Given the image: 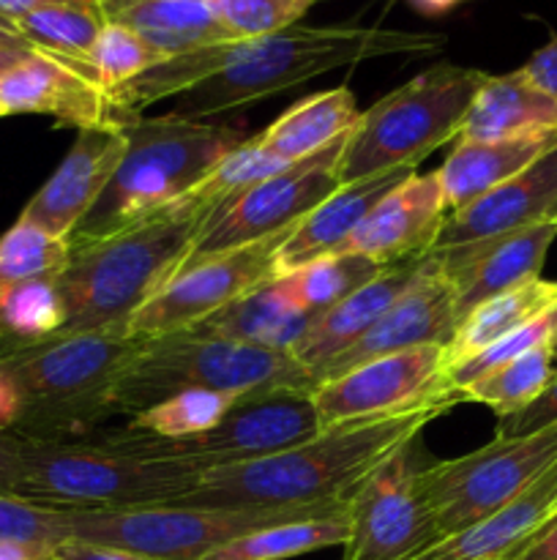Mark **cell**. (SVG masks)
Wrapping results in <instances>:
<instances>
[{"mask_svg": "<svg viewBox=\"0 0 557 560\" xmlns=\"http://www.w3.org/2000/svg\"><path fill=\"white\" fill-rule=\"evenodd\" d=\"M129 148L102 197L69 235V246L93 244L151 213L173 206L200 186L224 156L246 140L229 126L189 120L180 115L120 118Z\"/></svg>", "mask_w": 557, "mask_h": 560, "instance_id": "obj_4", "label": "cell"}, {"mask_svg": "<svg viewBox=\"0 0 557 560\" xmlns=\"http://www.w3.org/2000/svg\"><path fill=\"white\" fill-rule=\"evenodd\" d=\"M0 109L3 115H49L76 129L118 120L107 93L91 77L38 49L0 74Z\"/></svg>", "mask_w": 557, "mask_h": 560, "instance_id": "obj_20", "label": "cell"}, {"mask_svg": "<svg viewBox=\"0 0 557 560\" xmlns=\"http://www.w3.org/2000/svg\"><path fill=\"white\" fill-rule=\"evenodd\" d=\"M0 539L55 550L63 541H71L69 509L22 495H0Z\"/></svg>", "mask_w": 557, "mask_h": 560, "instance_id": "obj_39", "label": "cell"}, {"mask_svg": "<svg viewBox=\"0 0 557 560\" xmlns=\"http://www.w3.org/2000/svg\"><path fill=\"white\" fill-rule=\"evenodd\" d=\"M552 310H557V282L541 277L484 301L459 323L451 342L446 345V370L473 359L497 339L538 320Z\"/></svg>", "mask_w": 557, "mask_h": 560, "instance_id": "obj_30", "label": "cell"}, {"mask_svg": "<svg viewBox=\"0 0 557 560\" xmlns=\"http://www.w3.org/2000/svg\"><path fill=\"white\" fill-rule=\"evenodd\" d=\"M22 416V397L14 383L0 370V430H14Z\"/></svg>", "mask_w": 557, "mask_h": 560, "instance_id": "obj_46", "label": "cell"}, {"mask_svg": "<svg viewBox=\"0 0 557 560\" xmlns=\"http://www.w3.org/2000/svg\"><path fill=\"white\" fill-rule=\"evenodd\" d=\"M102 14L104 22L134 31L164 58L235 42L213 0H102Z\"/></svg>", "mask_w": 557, "mask_h": 560, "instance_id": "obj_27", "label": "cell"}, {"mask_svg": "<svg viewBox=\"0 0 557 560\" xmlns=\"http://www.w3.org/2000/svg\"><path fill=\"white\" fill-rule=\"evenodd\" d=\"M0 118H3V109H0Z\"/></svg>", "mask_w": 557, "mask_h": 560, "instance_id": "obj_53", "label": "cell"}, {"mask_svg": "<svg viewBox=\"0 0 557 560\" xmlns=\"http://www.w3.org/2000/svg\"><path fill=\"white\" fill-rule=\"evenodd\" d=\"M413 173V167H396L339 186L328 200H322L315 211L306 213L295 224L282 249L276 252L278 277H287V273L298 271V268L309 266L320 257L342 252V246L353 238L360 222L369 217L371 208Z\"/></svg>", "mask_w": 557, "mask_h": 560, "instance_id": "obj_24", "label": "cell"}, {"mask_svg": "<svg viewBox=\"0 0 557 560\" xmlns=\"http://www.w3.org/2000/svg\"><path fill=\"white\" fill-rule=\"evenodd\" d=\"M69 257V241L16 219L14 228L0 235V290L27 279L58 277Z\"/></svg>", "mask_w": 557, "mask_h": 560, "instance_id": "obj_36", "label": "cell"}, {"mask_svg": "<svg viewBox=\"0 0 557 560\" xmlns=\"http://www.w3.org/2000/svg\"><path fill=\"white\" fill-rule=\"evenodd\" d=\"M555 145L557 131L489 142H453L451 153L437 170L448 213L462 211L464 206L484 197L486 191L506 184L508 178L522 173L524 167H530L535 159H541Z\"/></svg>", "mask_w": 557, "mask_h": 560, "instance_id": "obj_28", "label": "cell"}, {"mask_svg": "<svg viewBox=\"0 0 557 560\" xmlns=\"http://www.w3.org/2000/svg\"><path fill=\"white\" fill-rule=\"evenodd\" d=\"M410 3H413L420 14L437 16V14H446V11H451L453 5L464 3V0H410Z\"/></svg>", "mask_w": 557, "mask_h": 560, "instance_id": "obj_50", "label": "cell"}, {"mask_svg": "<svg viewBox=\"0 0 557 560\" xmlns=\"http://www.w3.org/2000/svg\"><path fill=\"white\" fill-rule=\"evenodd\" d=\"M557 463V421L530 435L497 438L464 457L426 463L418 492L437 528V541L508 506Z\"/></svg>", "mask_w": 557, "mask_h": 560, "instance_id": "obj_10", "label": "cell"}, {"mask_svg": "<svg viewBox=\"0 0 557 560\" xmlns=\"http://www.w3.org/2000/svg\"><path fill=\"white\" fill-rule=\"evenodd\" d=\"M522 74L552 98H557V36L530 55L528 63L522 66Z\"/></svg>", "mask_w": 557, "mask_h": 560, "instance_id": "obj_43", "label": "cell"}, {"mask_svg": "<svg viewBox=\"0 0 557 560\" xmlns=\"http://www.w3.org/2000/svg\"><path fill=\"white\" fill-rule=\"evenodd\" d=\"M293 230L295 224L254 244L235 246V249L186 262L151 301L142 304L126 331L140 339L186 331L213 312L233 304L240 295L273 282L278 277L276 252L282 249Z\"/></svg>", "mask_w": 557, "mask_h": 560, "instance_id": "obj_14", "label": "cell"}, {"mask_svg": "<svg viewBox=\"0 0 557 560\" xmlns=\"http://www.w3.org/2000/svg\"><path fill=\"white\" fill-rule=\"evenodd\" d=\"M202 465L137 459L107 443L31 441L16 495L66 509H140L178 503L200 485Z\"/></svg>", "mask_w": 557, "mask_h": 560, "instance_id": "obj_8", "label": "cell"}, {"mask_svg": "<svg viewBox=\"0 0 557 560\" xmlns=\"http://www.w3.org/2000/svg\"><path fill=\"white\" fill-rule=\"evenodd\" d=\"M380 271L382 266H377L369 257L336 252V255L320 257V260L309 262V266L298 268L287 277H278V282L300 310L320 317L333 304L369 284Z\"/></svg>", "mask_w": 557, "mask_h": 560, "instance_id": "obj_34", "label": "cell"}, {"mask_svg": "<svg viewBox=\"0 0 557 560\" xmlns=\"http://www.w3.org/2000/svg\"><path fill=\"white\" fill-rule=\"evenodd\" d=\"M347 501L311 506H164L69 509L71 541L115 547L142 560H202L254 530L295 520L331 517Z\"/></svg>", "mask_w": 557, "mask_h": 560, "instance_id": "obj_9", "label": "cell"}, {"mask_svg": "<svg viewBox=\"0 0 557 560\" xmlns=\"http://www.w3.org/2000/svg\"><path fill=\"white\" fill-rule=\"evenodd\" d=\"M14 25L33 49L66 60L91 77L87 58L104 27L102 11L80 9V5H52V9H38L20 16Z\"/></svg>", "mask_w": 557, "mask_h": 560, "instance_id": "obj_33", "label": "cell"}, {"mask_svg": "<svg viewBox=\"0 0 557 560\" xmlns=\"http://www.w3.org/2000/svg\"><path fill=\"white\" fill-rule=\"evenodd\" d=\"M557 517V463L508 506L446 536L410 560H519Z\"/></svg>", "mask_w": 557, "mask_h": 560, "instance_id": "obj_22", "label": "cell"}, {"mask_svg": "<svg viewBox=\"0 0 557 560\" xmlns=\"http://www.w3.org/2000/svg\"><path fill=\"white\" fill-rule=\"evenodd\" d=\"M519 560H557V517L530 541Z\"/></svg>", "mask_w": 557, "mask_h": 560, "instance_id": "obj_47", "label": "cell"}, {"mask_svg": "<svg viewBox=\"0 0 557 560\" xmlns=\"http://www.w3.org/2000/svg\"><path fill=\"white\" fill-rule=\"evenodd\" d=\"M426 266H429V255L382 268L369 284H364L355 293H349L347 299L333 304L331 310L322 312L320 317H315L309 331L293 348L295 359L309 372H317L328 361H333L344 350L353 348L402 299V293H407L418 282Z\"/></svg>", "mask_w": 557, "mask_h": 560, "instance_id": "obj_23", "label": "cell"}, {"mask_svg": "<svg viewBox=\"0 0 557 560\" xmlns=\"http://www.w3.org/2000/svg\"><path fill=\"white\" fill-rule=\"evenodd\" d=\"M555 359L557 342L541 345V348H533L530 353L502 364L500 370L470 383L467 388L457 394V399L459 402L486 405V408L495 410L497 419H506V416H513L533 405L549 388V383L557 375Z\"/></svg>", "mask_w": 557, "mask_h": 560, "instance_id": "obj_32", "label": "cell"}, {"mask_svg": "<svg viewBox=\"0 0 557 560\" xmlns=\"http://www.w3.org/2000/svg\"><path fill=\"white\" fill-rule=\"evenodd\" d=\"M238 399L244 397L224 392H205V388L173 394V397L162 399L153 408L131 416L129 432L158 438V441H183V438L202 435V432L213 430L235 408Z\"/></svg>", "mask_w": 557, "mask_h": 560, "instance_id": "obj_35", "label": "cell"}, {"mask_svg": "<svg viewBox=\"0 0 557 560\" xmlns=\"http://www.w3.org/2000/svg\"><path fill=\"white\" fill-rule=\"evenodd\" d=\"M52 560H142L115 547L91 545V541H63L52 550Z\"/></svg>", "mask_w": 557, "mask_h": 560, "instance_id": "obj_44", "label": "cell"}, {"mask_svg": "<svg viewBox=\"0 0 557 560\" xmlns=\"http://www.w3.org/2000/svg\"><path fill=\"white\" fill-rule=\"evenodd\" d=\"M457 306H453V293L448 282L442 279L440 268H437L435 257L429 255V266L420 273L418 282L402 293V299L353 345L311 372L315 383L333 381V377L344 375V372L355 370V366L366 364V361L382 359V355L404 353V350L429 348V345H442L446 348L451 342L453 331H457Z\"/></svg>", "mask_w": 557, "mask_h": 560, "instance_id": "obj_18", "label": "cell"}, {"mask_svg": "<svg viewBox=\"0 0 557 560\" xmlns=\"http://www.w3.org/2000/svg\"><path fill=\"white\" fill-rule=\"evenodd\" d=\"M555 238V224L541 222L497 238L429 252L453 293L457 320L462 323L484 301L538 279Z\"/></svg>", "mask_w": 557, "mask_h": 560, "instance_id": "obj_17", "label": "cell"}, {"mask_svg": "<svg viewBox=\"0 0 557 560\" xmlns=\"http://www.w3.org/2000/svg\"><path fill=\"white\" fill-rule=\"evenodd\" d=\"M162 60L167 58L147 42H142L134 31L118 25V22H104L91 49V58H87V74L104 93H112L115 88L145 74Z\"/></svg>", "mask_w": 557, "mask_h": 560, "instance_id": "obj_37", "label": "cell"}, {"mask_svg": "<svg viewBox=\"0 0 557 560\" xmlns=\"http://www.w3.org/2000/svg\"><path fill=\"white\" fill-rule=\"evenodd\" d=\"M311 323H315V315L300 310L276 277L273 282L260 284L251 293L235 299L224 310L208 315L205 320L194 323L183 334L293 353Z\"/></svg>", "mask_w": 557, "mask_h": 560, "instance_id": "obj_25", "label": "cell"}, {"mask_svg": "<svg viewBox=\"0 0 557 560\" xmlns=\"http://www.w3.org/2000/svg\"><path fill=\"white\" fill-rule=\"evenodd\" d=\"M557 208V145L535 159L530 167L495 186L464 206L462 211L448 213L435 249L473 244V241L497 238V235L517 233L533 224L549 222Z\"/></svg>", "mask_w": 557, "mask_h": 560, "instance_id": "obj_21", "label": "cell"}, {"mask_svg": "<svg viewBox=\"0 0 557 560\" xmlns=\"http://www.w3.org/2000/svg\"><path fill=\"white\" fill-rule=\"evenodd\" d=\"M27 52H33V49H0V74H3L5 69H11L16 60L25 58Z\"/></svg>", "mask_w": 557, "mask_h": 560, "instance_id": "obj_51", "label": "cell"}, {"mask_svg": "<svg viewBox=\"0 0 557 560\" xmlns=\"http://www.w3.org/2000/svg\"><path fill=\"white\" fill-rule=\"evenodd\" d=\"M52 5H80V9L102 11V0H0V16L16 22L20 16L38 9H52Z\"/></svg>", "mask_w": 557, "mask_h": 560, "instance_id": "obj_45", "label": "cell"}, {"mask_svg": "<svg viewBox=\"0 0 557 560\" xmlns=\"http://www.w3.org/2000/svg\"><path fill=\"white\" fill-rule=\"evenodd\" d=\"M0 560H52V550L22 545V541L0 539Z\"/></svg>", "mask_w": 557, "mask_h": 560, "instance_id": "obj_48", "label": "cell"}, {"mask_svg": "<svg viewBox=\"0 0 557 560\" xmlns=\"http://www.w3.org/2000/svg\"><path fill=\"white\" fill-rule=\"evenodd\" d=\"M446 38L380 25H293L251 42H233L227 69L180 93L175 115L205 120L271 98L295 85L391 55H431Z\"/></svg>", "mask_w": 557, "mask_h": 560, "instance_id": "obj_3", "label": "cell"}, {"mask_svg": "<svg viewBox=\"0 0 557 560\" xmlns=\"http://www.w3.org/2000/svg\"><path fill=\"white\" fill-rule=\"evenodd\" d=\"M349 534V506L331 517L295 520V523L273 525L254 530L229 545L218 547L202 560H289L309 552L344 547Z\"/></svg>", "mask_w": 557, "mask_h": 560, "instance_id": "obj_31", "label": "cell"}, {"mask_svg": "<svg viewBox=\"0 0 557 560\" xmlns=\"http://www.w3.org/2000/svg\"><path fill=\"white\" fill-rule=\"evenodd\" d=\"M320 435L311 394L276 392L262 397H244L218 421L213 430L183 441H158L129 432L107 441L109 448L137 459H162V463L213 465L246 463L284 448L300 446Z\"/></svg>", "mask_w": 557, "mask_h": 560, "instance_id": "obj_11", "label": "cell"}, {"mask_svg": "<svg viewBox=\"0 0 557 560\" xmlns=\"http://www.w3.org/2000/svg\"><path fill=\"white\" fill-rule=\"evenodd\" d=\"M224 200L202 180L142 222L71 249L66 268L55 277L66 306L63 331H126L142 304L186 266Z\"/></svg>", "mask_w": 557, "mask_h": 560, "instance_id": "obj_1", "label": "cell"}, {"mask_svg": "<svg viewBox=\"0 0 557 560\" xmlns=\"http://www.w3.org/2000/svg\"><path fill=\"white\" fill-rule=\"evenodd\" d=\"M486 71L435 63L360 113L336 162L339 184L396 167H418L431 151L457 140Z\"/></svg>", "mask_w": 557, "mask_h": 560, "instance_id": "obj_7", "label": "cell"}, {"mask_svg": "<svg viewBox=\"0 0 557 560\" xmlns=\"http://www.w3.org/2000/svg\"><path fill=\"white\" fill-rule=\"evenodd\" d=\"M360 109L353 91L347 88H331V91L311 93L298 104L278 115L268 129L257 137L268 156L284 164L300 162L306 156L325 151L336 140L347 137L358 124Z\"/></svg>", "mask_w": 557, "mask_h": 560, "instance_id": "obj_29", "label": "cell"}, {"mask_svg": "<svg viewBox=\"0 0 557 560\" xmlns=\"http://www.w3.org/2000/svg\"><path fill=\"white\" fill-rule=\"evenodd\" d=\"M424 465L420 441L413 438L366 476L349 498L342 560H410L435 545V520L418 492Z\"/></svg>", "mask_w": 557, "mask_h": 560, "instance_id": "obj_15", "label": "cell"}, {"mask_svg": "<svg viewBox=\"0 0 557 560\" xmlns=\"http://www.w3.org/2000/svg\"><path fill=\"white\" fill-rule=\"evenodd\" d=\"M549 222L555 224V228H557V208H555V213H552V219H549Z\"/></svg>", "mask_w": 557, "mask_h": 560, "instance_id": "obj_52", "label": "cell"}, {"mask_svg": "<svg viewBox=\"0 0 557 560\" xmlns=\"http://www.w3.org/2000/svg\"><path fill=\"white\" fill-rule=\"evenodd\" d=\"M145 339L129 331H58L0 355V370L22 397L11 432L31 441H60L109 419L107 392Z\"/></svg>", "mask_w": 557, "mask_h": 560, "instance_id": "obj_5", "label": "cell"}, {"mask_svg": "<svg viewBox=\"0 0 557 560\" xmlns=\"http://www.w3.org/2000/svg\"><path fill=\"white\" fill-rule=\"evenodd\" d=\"M557 342V310L546 312L538 320L528 323V326L517 328L508 337L497 339L495 345H489L486 350L475 353L473 359L462 361V364L446 370L448 386L453 388V394H459L462 388H467L470 383H475L478 377L489 375V372L500 370L508 361L519 359V355L530 353L533 348H541V345Z\"/></svg>", "mask_w": 557, "mask_h": 560, "instance_id": "obj_38", "label": "cell"}, {"mask_svg": "<svg viewBox=\"0 0 557 560\" xmlns=\"http://www.w3.org/2000/svg\"><path fill=\"white\" fill-rule=\"evenodd\" d=\"M126 148H129V137L120 120L76 131L74 145L69 148L63 162L22 208L20 222L69 241L76 224L91 213V208L102 197L104 186L109 184L120 159L126 156Z\"/></svg>", "mask_w": 557, "mask_h": 560, "instance_id": "obj_16", "label": "cell"}, {"mask_svg": "<svg viewBox=\"0 0 557 560\" xmlns=\"http://www.w3.org/2000/svg\"><path fill=\"white\" fill-rule=\"evenodd\" d=\"M0 49H33L16 31L14 22L5 20V16H0Z\"/></svg>", "mask_w": 557, "mask_h": 560, "instance_id": "obj_49", "label": "cell"}, {"mask_svg": "<svg viewBox=\"0 0 557 560\" xmlns=\"http://www.w3.org/2000/svg\"><path fill=\"white\" fill-rule=\"evenodd\" d=\"M557 421V375L549 383L544 394L535 399L533 405H528L519 413L506 416V419H497V438H517V435H530L535 430H544V427L555 424Z\"/></svg>", "mask_w": 557, "mask_h": 560, "instance_id": "obj_41", "label": "cell"}, {"mask_svg": "<svg viewBox=\"0 0 557 560\" xmlns=\"http://www.w3.org/2000/svg\"><path fill=\"white\" fill-rule=\"evenodd\" d=\"M347 137L328 145L325 151L289 164L282 173L262 178L246 189L229 195L213 211L211 222L197 238L189 260L218 255L235 246L254 244V241L276 235L298 224L306 213L315 211L322 200L339 189L336 162Z\"/></svg>", "mask_w": 557, "mask_h": 560, "instance_id": "obj_13", "label": "cell"}, {"mask_svg": "<svg viewBox=\"0 0 557 560\" xmlns=\"http://www.w3.org/2000/svg\"><path fill=\"white\" fill-rule=\"evenodd\" d=\"M446 410L331 427L300 446L205 468L180 506H311L347 501L366 476Z\"/></svg>", "mask_w": 557, "mask_h": 560, "instance_id": "obj_2", "label": "cell"}, {"mask_svg": "<svg viewBox=\"0 0 557 560\" xmlns=\"http://www.w3.org/2000/svg\"><path fill=\"white\" fill-rule=\"evenodd\" d=\"M446 219L440 175L413 173L371 208L342 252L369 257L382 268L415 260L435 249Z\"/></svg>", "mask_w": 557, "mask_h": 560, "instance_id": "obj_19", "label": "cell"}, {"mask_svg": "<svg viewBox=\"0 0 557 560\" xmlns=\"http://www.w3.org/2000/svg\"><path fill=\"white\" fill-rule=\"evenodd\" d=\"M317 0H213L218 20L235 42H251L298 25Z\"/></svg>", "mask_w": 557, "mask_h": 560, "instance_id": "obj_40", "label": "cell"}, {"mask_svg": "<svg viewBox=\"0 0 557 560\" xmlns=\"http://www.w3.org/2000/svg\"><path fill=\"white\" fill-rule=\"evenodd\" d=\"M557 131V98L522 74H486L453 142H489Z\"/></svg>", "mask_w": 557, "mask_h": 560, "instance_id": "obj_26", "label": "cell"}, {"mask_svg": "<svg viewBox=\"0 0 557 560\" xmlns=\"http://www.w3.org/2000/svg\"><path fill=\"white\" fill-rule=\"evenodd\" d=\"M25 465V438L0 430V495H16Z\"/></svg>", "mask_w": 557, "mask_h": 560, "instance_id": "obj_42", "label": "cell"}, {"mask_svg": "<svg viewBox=\"0 0 557 560\" xmlns=\"http://www.w3.org/2000/svg\"><path fill=\"white\" fill-rule=\"evenodd\" d=\"M317 424L322 430L349 421L391 419L418 410H451L459 405L446 381V348L404 350L366 361L311 392Z\"/></svg>", "mask_w": 557, "mask_h": 560, "instance_id": "obj_12", "label": "cell"}, {"mask_svg": "<svg viewBox=\"0 0 557 560\" xmlns=\"http://www.w3.org/2000/svg\"><path fill=\"white\" fill-rule=\"evenodd\" d=\"M224 392L262 397L276 392L311 394V372L284 350L167 334L142 342L107 392V413L137 416L180 392Z\"/></svg>", "mask_w": 557, "mask_h": 560, "instance_id": "obj_6", "label": "cell"}]
</instances>
